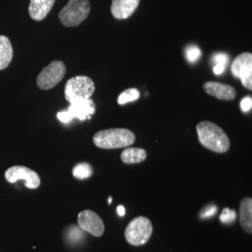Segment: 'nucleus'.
<instances>
[{
    "label": "nucleus",
    "mask_w": 252,
    "mask_h": 252,
    "mask_svg": "<svg viewBox=\"0 0 252 252\" xmlns=\"http://www.w3.org/2000/svg\"><path fill=\"white\" fill-rule=\"evenodd\" d=\"M117 212L119 216L124 217L126 215V208L123 206H119L117 207Z\"/></svg>",
    "instance_id": "nucleus-26"
},
{
    "label": "nucleus",
    "mask_w": 252,
    "mask_h": 252,
    "mask_svg": "<svg viewBox=\"0 0 252 252\" xmlns=\"http://www.w3.org/2000/svg\"><path fill=\"white\" fill-rule=\"evenodd\" d=\"M225 67V65H222V64H215L213 67V71L216 75H220L224 72Z\"/></svg>",
    "instance_id": "nucleus-25"
},
{
    "label": "nucleus",
    "mask_w": 252,
    "mask_h": 252,
    "mask_svg": "<svg viewBox=\"0 0 252 252\" xmlns=\"http://www.w3.org/2000/svg\"><path fill=\"white\" fill-rule=\"evenodd\" d=\"M78 224L82 231L99 237L105 232V224L95 212L92 210H83L78 217Z\"/></svg>",
    "instance_id": "nucleus-10"
},
{
    "label": "nucleus",
    "mask_w": 252,
    "mask_h": 252,
    "mask_svg": "<svg viewBox=\"0 0 252 252\" xmlns=\"http://www.w3.org/2000/svg\"><path fill=\"white\" fill-rule=\"evenodd\" d=\"M135 135L132 131L125 128H113L95 133L93 141L100 149L112 150L126 148L135 143Z\"/></svg>",
    "instance_id": "nucleus-2"
},
{
    "label": "nucleus",
    "mask_w": 252,
    "mask_h": 252,
    "mask_svg": "<svg viewBox=\"0 0 252 252\" xmlns=\"http://www.w3.org/2000/svg\"><path fill=\"white\" fill-rule=\"evenodd\" d=\"M126 241L132 246H142L147 243L153 234L152 221L146 217H137L126 227Z\"/></svg>",
    "instance_id": "nucleus-4"
},
{
    "label": "nucleus",
    "mask_w": 252,
    "mask_h": 252,
    "mask_svg": "<svg viewBox=\"0 0 252 252\" xmlns=\"http://www.w3.org/2000/svg\"><path fill=\"white\" fill-rule=\"evenodd\" d=\"M68 237L73 242H78L79 240H81L82 237H85V236L83 235V232H82L81 228L72 226L71 230L68 233Z\"/></svg>",
    "instance_id": "nucleus-21"
},
{
    "label": "nucleus",
    "mask_w": 252,
    "mask_h": 252,
    "mask_svg": "<svg viewBox=\"0 0 252 252\" xmlns=\"http://www.w3.org/2000/svg\"><path fill=\"white\" fill-rule=\"evenodd\" d=\"M95 91L94 82L87 76H77L69 79L64 86V97L73 100L91 98Z\"/></svg>",
    "instance_id": "nucleus-5"
},
{
    "label": "nucleus",
    "mask_w": 252,
    "mask_h": 252,
    "mask_svg": "<svg viewBox=\"0 0 252 252\" xmlns=\"http://www.w3.org/2000/svg\"><path fill=\"white\" fill-rule=\"evenodd\" d=\"M55 0H30L28 12L34 21L39 22L47 17L54 7Z\"/></svg>",
    "instance_id": "nucleus-13"
},
{
    "label": "nucleus",
    "mask_w": 252,
    "mask_h": 252,
    "mask_svg": "<svg viewBox=\"0 0 252 252\" xmlns=\"http://www.w3.org/2000/svg\"><path fill=\"white\" fill-rule=\"evenodd\" d=\"M69 103L70 106L67 110L57 113L58 120L63 124L70 123L73 119H79L80 121L88 120L95 112V105L91 98L73 100Z\"/></svg>",
    "instance_id": "nucleus-6"
},
{
    "label": "nucleus",
    "mask_w": 252,
    "mask_h": 252,
    "mask_svg": "<svg viewBox=\"0 0 252 252\" xmlns=\"http://www.w3.org/2000/svg\"><path fill=\"white\" fill-rule=\"evenodd\" d=\"M232 73L241 80L244 87L252 90V54L243 53L235 57L232 63Z\"/></svg>",
    "instance_id": "nucleus-8"
},
{
    "label": "nucleus",
    "mask_w": 252,
    "mask_h": 252,
    "mask_svg": "<svg viewBox=\"0 0 252 252\" xmlns=\"http://www.w3.org/2000/svg\"><path fill=\"white\" fill-rule=\"evenodd\" d=\"M65 73V64L62 61H54L39 73L36 78V85L41 90L52 89L63 80Z\"/></svg>",
    "instance_id": "nucleus-7"
},
{
    "label": "nucleus",
    "mask_w": 252,
    "mask_h": 252,
    "mask_svg": "<svg viewBox=\"0 0 252 252\" xmlns=\"http://www.w3.org/2000/svg\"><path fill=\"white\" fill-rule=\"evenodd\" d=\"M240 225L248 234L252 233V199L245 197L240 203Z\"/></svg>",
    "instance_id": "nucleus-14"
},
{
    "label": "nucleus",
    "mask_w": 252,
    "mask_h": 252,
    "mask_svg": "<svg viewBox=\"0 0 252 252\" xmlns=\"http://www.w3.org/2000/svg\"><path fill=\"white\" fill-rule=\"evenodd\" d=\"M5 179L9 183H16L18 180H25L28 189H36L40 185V178L36 172L21 165L9 167L5 173Z\"/></svg>",
    "instance_id": "nucleus-9"
},
{
    "label": "nucleus",
    "mask_w": 252,
    "mask_h": 252,
    "mask_svg": "<svg viewBox=\"0 0 252 252\" xmlns=\"http://www.w3.org/2000/svg\"><path fill=\"white\" fill-rule=\"evenodd\" d=\"M204 90L207 94L220 100L230 101L236 97V91L233 86L216 81H207L204 84Z\"/></svg>",
    "instance_id": "nucleus-11"
},
{
    "label": "nucleus",
    "mask_w": 252,
    "mask_h": 252,
    "mask_svg": "<svg viewBox=\"0 0 252 252\" xmlns=\"http://www.w3.org/2000/svg\"><path fill=\"white\" fill-rule=\"evenodd\" d=\"M186 54H187V59L189 60L190 63H195L201 57L202 52H201V50L199 49L198 47L190 46L187 49Z\"/></svg>",
    "instance_id": "nucleus-20"
},
{
    "label": "nucleus",
    "mask_w": 252,
    "mask_h": 252,
    "mask_svg": "<svg viewBox=\"0 0 252 252\" xmlns=\"http://www.w3.org/2000/svg\"><path fill=\"white\" fill-rule=\"evenodd\" d=\"M111 201H112V198H111V197H109V198H108V204H110V203H111Z\"/></svg>",
    "instance_id": "nucleus-27"
},
{
    "label": "nucleus",
    "mask_w": 252,
    "mask_h": 252,
    "mask_svg": "<svg viewBox=\"0 0 252 252\" xmlns=\"http://www.w3.org/2000/svg\"><path fill=\"white\" fill-rule=\"evenodd\" d=\"M140 96V92L135 89V88H131L124 91L118 97V104L119 105H125L126 103L133 102L135 100L138 99Z\"/></svg>",
    "instance_id": "nucleus-18"
},
{
    "label": "nucleus",
    "mask_w": 252,
    "mask_h": 252,
    "mask_svg": "<svg viewBox=\"0 0 252 252\" xmlns=\"http://www.w3.org/2000/svg\"><path fill=\"white\" fill-rule=\"evenodd\" d=\"M200 143L205 148L217 153H224L229 151L231 142L225 132L214 123L200 122L196 126Z\"/></svg>",
    "instance_id": "nucleus-1"
},
{
    "label": "nucleus",
    "mask_w": 252,
    "mask_h": 252,
    "mask_svg": "<svg viewBox=\"0 0 252 252\" xmlns=\"http://www.w3.org/2000/svg\"><path fill=\"white\" fill-rule=\"evenodd\" d=\"M147 158V153L141 148H126L121 154L122 161L126 164H135L144 162Z\"/></svg>",
    "instance_id": "nucleus-16"
},
{
    "label": "nucleus",
    "mask_w": 252,
    "mask_h": 252,
    "mask_svg": "<svg viewBox=\"0 0 252 252\" xmlns=\"http://www.w3.org/2000/svg\"><path fill=\"white\" fill-rule=\"evenodd\" d=\"M220 220L222 223L234 222L236 220V212L234 210H231L228 207H226L222 210V213L220 216Z\"/></svg>",
    "instance_id": "nucleus-19"
},
{
    "label": "nucleus",
    "mask_w": 252,
    "mask_h": 252,
    "mask_svg": "<svg viewBox=\"0 0 252 252\" xmlns=\"http://www.w3.org/2000/svg\"><path fill=\"white\" fill-rule=\"evenodd\" d=\"M240 107L241 109L243 110L244 112H248L252 109V98L251 96H248V97H245L241 103H240Z\"/></svg>",
    "instance_id": "nucleus-23"
},
{
    "label": "nucleus",
    "mask_w": 252,
    "mask_h": 252,
    "mask_svg": "<svg viewBox=\"0 0 252 252\" xmlns=\"http://www.w3.org/2000/svg\"><path fill=\"white\" fill-rule=\"evenodd\" d=\"M216 213L217 207L212 206V207H208L207 208H206V209L202 212L201 217H202L203 219H207V218H209V217L214 216Z\"/></svg>",
    "instance_id": "nucleus-24"
},
{
    "label": "nucleus",
    "mask_w": 252,
    "mask_h": 252,
    "mask_svg": "<svg viewBox=\"0 0 252 252\" xmlns=\"http://www.w3.org/2000/svg\"><path fill=\"white\" fill-rule=\"evenodd\" d=\"M93 175V168L87 162H81L73 168V176L78 180H85Z\"/></svg>",
    "instance_id": "nucleus-17"
},
{
    "label": "nucleus",
    "mask_w": 252,
    "mask_h": 252,
    "mask_svg": "<svg viewBox=\"0 0 252 252\" xmlns=\"http://www.w3.org/2000/svg\"><path fill=\"white\" fill-rule=\"evenodd\" d=\"M13 57V49L6 36L0 35V70H4L11 63Z\"/></svg>",
    "instance_id": "nucleus-15"
},
{
    "label": "nucleus",
    "mask_w": 252,
    "mask_h": 252,
    "mask_svg": "<svg viewBox=\"0 0 252 252\" xmlns=\"http://www.w3.org/2000/svg\"><path fill=\"white\" fill-rule=\"evenodd\" d=\"M90 11L89 0H69L59 12V19L64 27H78L87 19Z\"/></svg>",
    "instance_id": "nucleus-3"
},
{
    "label": "nucleus",
    "mask_w": 252,
    "mask_h": 252,
    "mask_svg": "<svg viewBox=\"0 0 252 252\" xmlns=\"http://www.w3.org/2000/svg\"><path fill=\"white\" fill-rule=\"evenodd\" d=\"M228 60H229V57L225 54H216L213 58V62L215 64H222V65H225V66H227Z\"/></svg>",
    "instance_id": "nucleus-22"
},
{
    "label": "nucleus",
    "mask_w": 252,
    "mask_h": 252,
    "mask_svg": "<svg viewBox=\"0 0 252 252\" xmlns=\"http://www.w3.org/2000/svg\"><path fill=\"white\" fill-rule=\"evenodd\" d=\"M140 0H112L111 14L118 20H125L133 15Z\"/></svg>",
    "instance_id": "nucleus-12"
}]
</instances>
